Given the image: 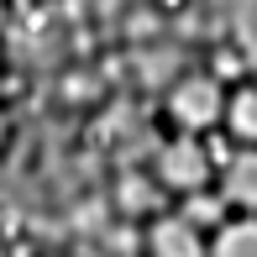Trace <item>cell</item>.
Masks as SVG:
<instances>
[{"label":"cell","instance_id":"obj_1","mask_svg":"<svg viewBox=\"0 0 257 257\" xmlns=\"http://www.w3.org/2000/svg\"><path fill=\"white\" fill-rule=\"evenodd\" d=\"M147 173L158 179L163 194L189 200V194L215 189V153H210L205 137H179V132H173L168 142L153 153V168H147Z\"/></svg>","mask_w":257,"mask_h":257},{"label":"cell","instance_id":"obj_2","mask_svg":"<svg viewBox=\"0 0 257 257\" xmlns=\"http://www.w3.org/2000/svg\"><path fill=\"white\" fill-rule=\"evenodd\" d=\"M163 110H168V126L179 137H215L220 132V115H226V84H220L215 74H184L179 84L168 89V100H163Z\"/></svg>","mask_w":257,"mask_h":257},{"label":"cell","instance_id":"obj_3","mask_svg":"<svg viewBox=\"0 0 257 257\" xmlns=\"http://www.w3.org/2000/svg\"><path fill=\"white\" fill-rule=\"evenodd\" d=\"M147 257H210V231H200L184 210H163L142 226Z\"/></svg>","mask_w":257,"mask_h":257},{"label":"cell","instance_id":"obj_4","mask_svg":"<svg viewBox=\"0 0 257 257\" xmlns=\"http://www.w3.org/2000/svg\"><path fill=\"white\" fill-rule=\"evenodd\" d=\"M215 194L231 215H257V147H231V158L215 168Z\"/></svg>","mask_w":257,"mask_h":257},{"label":"cell","instance_id":"obj_5","mask_svg":"<svg viewBox=\"0 0 257 257\" xmlns=\"http://www.w3.org/2000/svg\"><path fill=\"white\" fill-rule=\"evenodd\" d=\"M220 137H226L231 147H257V79H236V84L226 89Z\"/></svg>","mask_w":257,"mask_h":257},{"label":"cell","instance_id":"obj_6","mask_svg":"<svg viewBox=\"0 0 257 257\" xmlns=\"http://www.w3.org/2000/svg\"><path fill=\"white\" fill-rule=\"evenodd\" d=\"M115 210H121L126 220H153L168 210V200H163V189H158V179L153 173H121V184H115Z\"/></svg>","mask_w":257,"mask_h":257},{"label":"cell","instance_id":"obj_7","mask_svg":"<svg viewBox=\"0 0 257 257\" xmlns=\"http://www.w3.org/2000/svg\"><path fill=\"white\" fill-rule=\"evenodd\" d=\"M210 257H257V215H231L210 231Z\"/></svg>","mask_w":257,"mask_h":257}]
</instances>
